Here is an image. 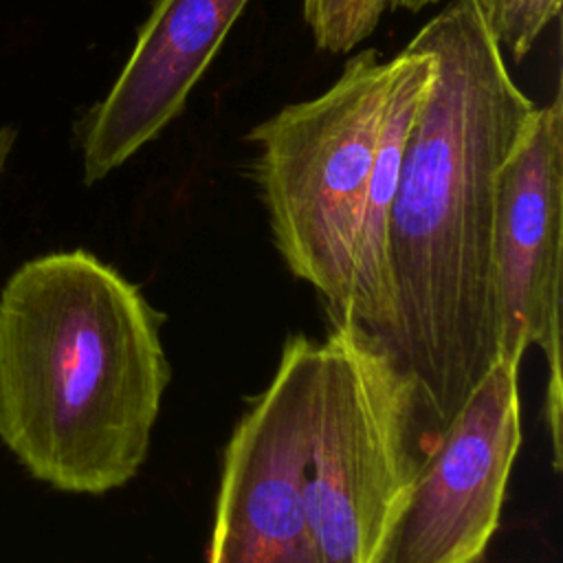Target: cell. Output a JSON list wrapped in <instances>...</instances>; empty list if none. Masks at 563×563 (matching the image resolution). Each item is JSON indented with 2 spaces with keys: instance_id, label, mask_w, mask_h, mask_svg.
I'll return each instance as SVG.
<instances>
[{
  "instance_id": "cell-12",
  "label": "cell",
  "mask_w": 563,
  "mask_h": 563,
  "mask_svg": "<svg viewBox=\"0 0 563 563\" xmlns=\"http://www.w3.org/2000/svg\"><path fill=\"white\" fill-rule=\"evenodd\" d=\"M13 143H15V130L9 128V125H2L0 128V180H2L9 154L13 150Z\"/></svg>"
},
{
  "instance_id": "cell-8",
  "label": "cell",
  "mask_w": 563,
  "mask_h": 563,
  "mask_svg": "<svg viewBox=\"0 0 563 563\" xmlns=\"http://www.w3.org/2000/svg\"><path fill=\"white\" fill-rule=\"evenodd\" d=\"M251 0H154L106 97L90 110L81 161L95 185L158 136L187 99Z\"/></svg>"
},
{
  "instance_id": "cell-6",
  "label": "cell",
  "mask_w": 563,
  "mask_h": 563,
  "mask_svg": "<svg viewBox=\"0 0 563 563\" xmlns=\"http://www.w3.org/2000/svg\"><path fill=\"white\" fill-rule=\"evenodd\" d=\"M519 367L499 358L422 460L369 563H479L521 446Z\"/></svg>"
},
{
  "instance_id": "cell-7",
  "label": "cell",
  "mask_w": 563,
  "mask_h": 563,
  "mask_svg": "<svg viewBox=\"0 0 563 563\" xmlns=\"http://www.w3.org/2000/svg\"><path fill=\"white\" fill-rule=\"evenodd\" d=\"M561 246H563V97L537 112L499 174L495 282L499 358L521 363L537 345L548 361L545 422L561 471Z\"/></svg>"
},
{
  "instance_id": "cell-13",
  "label": "cell",
  "mask_w": 563,
  "mask_h": 563,
  "mask_svg": "<svg viewBox=\"0 0 563 563\" xmlns=\"http://www.w3.org/2000/svg\"><path fill=\"white\" fill-rule=\"evenodd\" d=\"M440 0H389V9H407V11H420L424 7L438 4Z\"/></svg>"
},
{
  "instance_id": "cell-10",
  "label": "cell",
  "mask_w": 563,
  "mask_h": 563,
  "mask_svg": "<svg viewBox=\"0 0 563 563\" xmlns=\"http://www.w3.org/2000/svg\"><path fill=\"white\" fill-rule=\"evenodd\" d=\"M389 11V0H303V20L314 44L332 55L352 53Z\"/></svg>"
},
{
  "instance_id": "cell-2",
  "label": "cell",
  "mask_w": 563,
  "mask_h": 563,
  "mask_svg": "<svg viewBox=\"0 0 563 563\" xmlns=\"http://www.w3.org/2000/svg\"><path fill=\"white\" fill-rule=\"evenodd\" d=\"M143 290L84 249L0 290V442L37 482L106 495L147 460L172 367Z\"/></svg>"
},
{
  "instance_id": "cell-1",
  "label": "cell",
  "mask_w": 563,
  "mask_h": 563,
  "mask_svg": "<svg viewBox=\"0 0 563 563\" xmlns=\"http://www.w3.org/2000/svg\"><path fill=\"white\" fill-rule=\"evenodd\" d=\"M433 59L387 224V314L369 334L409 378L427 451L499 361V174L537 103L512 79L479 0H449L409 42Z\"/></svg>"
},
{
  "instance_id": "cell-4",
  "label": "cell",
  "mask_w": 563,
  "mask_h": 563,
  "mask_svg": "<svg viewBox=\"0 0 563 563\" xmlns=\"http://www.w3.org/2000/svg\"><path fill=\"white\" fill-rule=\"evenodd\" d=\"M427 446L409 378L354 321L319 341L303 504L323 563H369Z\"/></svg>"
},
{
  "instance_id": "cell-5",
  "label": "cell",
  "mask_w": 563,
  "mask_h": 563,
  "mask_svg": "<svg viewBox=\"0 0 563 563\" xmlns=\"http://www.w3.org/2000/svg\"><path fill=\"white\" fill-rule=\"evenodd\" d=\"M319 341L292 334L224 451L207 563H323L303 504Z\"/></svg>"
},
{
  "instance_id": "cell-11",
  "label": "cell",
  "mask_w": 563,
  "mask_h": 563,
  "mask_svg": "<svg viewBox=\"0 0 563 563\" xmlns=\"http://www.w3.org/2000/svg\"><path fill=\"white\" fill-rule=\"evenodd\" d=\"M479 9L504 57L521 62L559 18L561 0H479Z\"/></svg>"
},
{
  "instance_id": "cell-9",
  "label": "cell",
  "mask_w": 563,
  "mask_h": 563,
  "mask_svg": "<svg viewBox=\"0 0 563 563\" xmlns=\"http://www.w3.org/2000/svg\"><path fill=\"white\" fill-rule=\"evenodd\" d=\"M391 77L387 90L385 119L374 152L369 172L361 229L354 253L352 297L345 321L358 323L367 334H376L387 314V224L398 185V167L402 150L429 86L433 59L422 48L407 44L396 57L389 59Z\"/></svg>"
},
{
  "instance_id": "cell-3",
  "label": "cell",
  "mask_w": 563,
  "mask_h": 563,
  "mask_svg": "<svg viewBox=\"0 0 563 563\" xmlns=\"http://www.w3.org/2000/svg\"><path fill=\"white\" fill-rule=\"evenodd\" d=\"M389 77L391 64L374 48L358 51L325 92L284 106L249 132L273 242L290 273L321 295L330 323L350 310Z\"/></svg>"
}]
</instances>
